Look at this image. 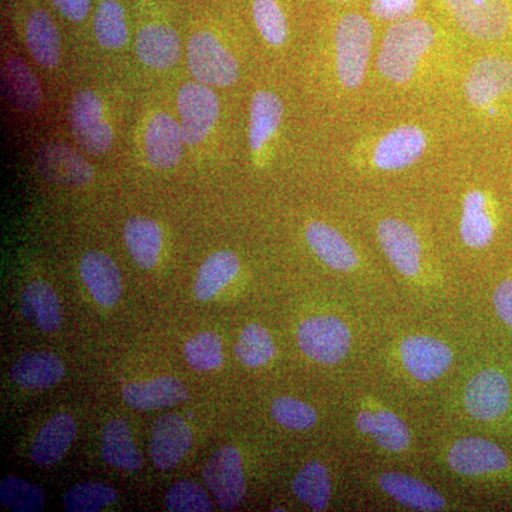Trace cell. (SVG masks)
I'll return each instance as SVG.
<instances>
[{
  "mask_svg": "<svg viewBox=\"0 0 512 512\" xmlns=\"http://www.w3.org/2000/svg\"><path fill=\"white\" fill-rule=\"evenodd\" d=\"M434 29L423 19L394 22L384 36L377 69L393 83H407L434 43Z\"/></svg>",
  "mask_w": 512,
  "mask_h": 512,
  "instance_id": "6da1fadb",
  "label": "cell"
},
{
  "mask_svg": "<svg viewBox=\"0 0 512 512\" xmlns=\"http://www.w3.org/2000/svg\"><path fill=\"white\" fill-rule=\"evenodd\" d=\"M373 29L365 16L349 13L335 29L336 72L346 89H356L365 79L372 53Z\"/></svg>",
  "mask_w": 512,
  "mask_h": 512,
  "instance_id": "7a4b0ae2",
  "label": "cell"
},
{
  "mask_svg": "<svg viewBox=\"0 0 512 512\" xmlns=\"http://www.w3.org/2000/svg\"><path fill=\"white\" fill-rule=\"evenodd\" d=\"M303 355L320 365H336L352 349V332L338 316L315 315L302 320L296 330Z\"/></svg>",
  "mask_w": 512,
  "mask_h": 512,
  "instance_id": "3957f363",
  "label": "cell"
},
{
  "mask_svg": "<svg viewBox=\"0 0 512 512\" xmlns=\"http://www.w3.org/2000/svg\"><path fill=\"white\" fill-rule=\"evenodd\" d=\"M446 463L458 476L477 480H497L512 471L510 457L503 448L481 437H463L451 443Z\"/></svg>",
  "mask_w": 512,
  "mask_h": 512,
  "instance_id": "277c9868",
  "label": "cell"
},
{
  "mask_svg": "<svg viewBox=\"0 0 512 512\" xmlns=\"http://www.w3.org/2000/svg\"><path fill=\"white\" fill-rule=\"evenodd\" d=\"M512 390L507 375L497 367H485L467 380L463 407L471 419L497 423L510 412Z\"/></svg>",
  "mask_w": 512,
  "mask_h": 512,
  "instance_id": "5b68a950",
  "label": "cell"
},
{
  "mask_svg": "<svg viewBox=\"0 0 512 512\" xmlns=\"http://www.w3.org/2000/svg\"><path fill=\"white\" fill-rule=\"evenodd\" d=\"M188 67L197 82L227 87L237 82V59L210 32H198L188 43Z\"/></svg>",
  "mask_w": 512,
  "mask_h": 512,
  "instance_id": "8992f818",
  "label": "cell"
},
{
  "mask_svg": "<svg viewBox=\"0 0 512 512\" xmlns=\"http://www.w3.org/2000/svg\"><path fill=\"white\" fill-rule=\"evenodd\" d=\"M400 365L417 382L429 383L446 375L454 360L453 349L430 335H410L397 346Z\"/></svg>",
  "mask_w": 512,
  "mask_h": 512,
  "instance_id": "52a82bcc",
  "label": "cell"
},
{
  "mask_svg": "<svg viewBox=\"0 0 512 512\" xmlns=\"http://www.w3.org/2000/svg\"><path fill=\"white\" fill-rule=\"evenodd\" d=\"M376 232L383 254L396 271L409 281H419L423 276V249L416 231L402 220L384 218Z\"/></svg>",
  "mask_w": 512,
  "mask_h": 512,
  "instance_id": "ba28073f",
  "label": "cell"
},
{
  "mask_svg": "<svg viewBox=\"0 0 512 512\" xmlns=\"http://www.w3.org/2000/svg\"><path fill=\"white\" fill-rule=\"evenodd\" d=\"M460 28L481 40L498 39L511 23L507 0H444Z\"/></svg>",
  "mask_w": 512,
  "mask_h": 512,
  "instance_id": "9c48e42d",
  "label": "cell"
},
{
  "mask_svg": "<svg viewBox=\"0 0 512 512\" xmlns=\"http://www.w3.org/2000/svg\"><path fill=\"white\" fill-rule=\"evenodd\" d=\"M202 477L222 510H234L247 494L242 457L234 446L215 451L205 464Z\"/></svg>",
  "mask_w": 512,
  "mask_h": 512,
  "instance_id": "30bf717a",
  "label": "cell"
},
{
  "mask_svg": "<svg viewBox=\"0 0 512 512\" xmlns=\"http://www.w3.org/2000/svg\"><path fill=\"white\" fill-rule=\"evenodd\" d=\"M70 126L79 146L93 156L107 153L113 144V130L104 120L103 104L96 94L83 90L70 106Z\"/></svg>",
  "mask_w": 512,
  "mask_h": 512,
  "instance_id": "8fae6325",
  "label": "cell"
},
{
  "mask_svg": "<svg viewBox=\"0 0 512 512\" xmlns=\"http://www.w3.org/2000/svg\"><path fill=\"white\" fill-rule=\"evenodd\" d=\"M178 113L184 143L195 146L210 134L220 114L217 96L204 83H187L178 93Z\"/></svg>",
  "mask_w": 512,
  "mask_h": 512,
  "instance_id": "7c38bea8",
  "label": "cell"
},
{
  "mask_svg": "<svg viewBox=\"0 0 512 512\" xmlns=\"http://www.w3.org/2000/svg\"><path fill=\"white\" fill-rule=\"evenodd\" d=\"M512 92V62L505 57H485L471 67L464 83L468 103L476 109H490Z\"/></svg>",
  "mask_w": 512,
  "mask_h": 512,
  "instance_id": "4fadbf2b",
  "label": "cell"
},
{
  "mask_svg": "<svg viewBox=\"0 0 512 512\" xmlns=\"http://www.w3.org/2000/svg\"><path fill=\"white\" fill-rule=\"evenodd\" d=\"M356 427L360 434L370 437L377 447L387 453H404L412 444V434L407 424L375 399L362 404L356 414Z\"/></svg>",
  "mask_w": 512,
  "mask_h": 512,
  "instance_id": "5bb4252c",
  "label": "cell"
},
{
  "mask_svg": "<svg viewBox=\"0 0 512 512\" xmlns=\"http://www.w3.org/2000/svg\"><path fill=\"white\" fill-rule=\"evenodd\" d=\"M427 147L420 127L400 126L384 134L373 151V164L382 171H399L416 163Z\"/></svg>",
  "mask_w": 512,
  "mask_h": 512,
  "instance_id": "9a60e30c",
  "label": "cell"
},
{
  "mask_svg": "<svg viewBox=\"0 0 512 512\" xmlns=\"http://www.w3.org/2000/svg\"><path fill=\"white\" fill-rule=\"evenodd\" d=\"M37 168L50 183L84 187L93 180L92 165L66 144H47L39 151Z\"/></svg>",
  "mask_w": 512,
  "mask_h": 512,
  "instance_id": "2e32d148",
  "label": "cell"
},
{
  "mask_svg": "<svg viewBox=\"0 0 512 512\" xmlns=\"http://www.w3.org/2000/svg\"><path fill=\"white\" fill-rule=\"evenodd\" d=\"M192 433L183 417L165 414L154 423L150 456L158 470H171L190 450Z\"/></svg>",
  "mask_w": 512,
  "mask_h": 512,
  "instance_id": "e0dca14e",
  "label": "cell"
},
{
  "mask_svg": "<svg viewBox=\"0 0 512 512\" xmlns=\"http://www.w3.org/2000/svg\"><path fill=\"white\" fill-rule=\"evenodd\" d=\"M305 238L309 248L322 264L339 272H352L359 266V255L342 234L325 222L306 225Z\"/></svg>",
  "mask_w": 512,
  "mask_h": 512,
  "instance_id": "ac0fdd59",
  "label": "cell"
},
{
  "mask_svg": "<svg viewBox=\"0 0 512 512\" xmlns=\"http://www.w3.org/2000/svg\"><path fill=\"white\" fill-rule=\"evenodd\" d=\"M377 483L397 504L409 510L424 512L447 510L446 498L419 478L397 473V471H386L380 474Z\"/></svg>",
  "mask_w": 512,
  "mask_h": 512,
  "instance_id": "d6986e66",
  "label": "cell"
},
{
  "mask_svg": "<svg viewBox=\"0 0 512 512\" xmlns=\"http://www.w3.org/2000/svg\"><path fill=\"white\" fill-rule=\"evenodd\" d=\"M183 133L180 124L168 114L158 113L148 121L144 148L148 163L158 170H167L180 161L183 153Z\"/></svg>",
  "mask_w": 512,
  "mask_h": 512,
  "instance_id": "ffe728a7",
  "label": "cell"
},
{
  "mask_svg": "<svg viewBox=\"0 0 512 512\" xmlns=\"http://www.w3.org/2000/svg\"><path fill=\"white\" fill-rule=\"evenodd\" d=\"M80 276L94 301L104 308L116 305L123 292V279L116 262L103 252H87L80 261Z\"/></svg>",
  "mask_w": 512,
  "mask_h": 512,
  "instance_id": "44dd1931",
  "label": "cell"
},
{
  "mask_svg": "<svg viewBox=\"0 0 512 512\" xmlns=\"http://www.w3.org/2000/svg\"><path fill=\"white\" fill-rule=\"evenodd\" d=\"M497 218L493 202L484 191H468L463 200L460 235L468 248L483 249L493 241Z\"/></svg>",
  "mask_w": 512,
  "mask_h": 512,
  "instance_id": "7402d4cb",
  "label": "cell"
},
{
  "mask_svg": "<svg viewBox=\"0 0 512 512\" xmlns=\"http://www.w3.org/2000/svg\"><path fill=\"white\" fill-rule=\"evenodd\" d=\"M124 402L131 409L148 412L164 409L188 400L190 394L183 383L175 377L161 376L146 382L128 383L121 390Z\"/></svg>",
  "mask_w": 512,
  "mask_h": 512,
  "instance_id": "603a6c76",
  "label": "cell"
},
{
  "mask_svg": "<svg viewBox=\"0 0 512 512\" xmlns=\"http://www.w3.org/2000/svg\"><path fill=\"white\" fill-rule=\"evenodd\" d=\"M76 434V420L70 414H56L37 433L30 451L32 460L42 467L59 463L72 446Z\"/></svg>",
  "mask_w": 512,
  "mask_h": 512,
  "instance_id": "cb8c5ba5",
  "label": "cell"
},
{
  "mask_svg": "<svg viewBox=\"0 0 512 512\" xmlns=\"http://www.w3.org/2000/svg\"><path fill=\"white\" fill-rule=\"evenodd\" d=\"M137 55L141 62L153 69H170L180 59V37L171 26L150 23L138 32Z\"/></svg>",
  "mask_w": 512,
  "mask_h": 512,
  "instance_id": "d4e9b609",
  "label": "cell"
},
{
  "mask_svg": "<svg viewBox=\"0 0 512 512\" xmlns=\"http://www.w3.org/2000/svg\"><path fill=\"white\" fill-rule=\"evenodd\" d=\"M66 373L63 360L55 353H26L10 369V379L29 390L50 389Z\"/></svg>",
  "mask_w": 512,
  "mask_h": 512,
  "instance_id": "484cf974",
  "label": "cell"
},
{
  "mask_svg": "<svg viewBox=\"0 0 512 512\" xmlns=\"http://www.w3.org/2000/svg\"><path fill=\"white\" fill-rule=\"evenodd\" d=\"M22 312L30 323L52 333L62 325V306L52 286L45 281L30 282L22 293Z\"/></svg>",
  "mask_w": 512,
  "mask_h": 512,
  "instance_id": "4316f807",
  "label": "cell"
},
{
  "mask_svg": "<svg viewBox=\"0 0 512 512\" xmlns=\"http://www.w3.org/2000/svg\"><path fill=\"white\" fill-rule=\"evenodd\" d=\"M6 97L15 109L32 113L43 104V92L32 70L18 57H9L3 66Z\"/></svg>",
  "mask_w": 512,
  "mask_h": 512,
  "instance_id": "83f0119b",
  "label": "cell"
},
{
  "mask_svg": "<svg viewBox=\"0 0 512 512\" xmlns=\"http://www.w3.org/2000/svg\"><path fill=\"white\" fill-rule=\"evenodd\" d=\"M101 456L110 466L134 473L143 467V457L124 420H111L101 434Z\"/></svg>",
  "mask_w": 512,
  "mask_h": 512,
  "instance_id": "f1b7e54d",
  "label": "cell"
},
{
  "mask_svg": "<svg viewBox=\"0 0 512 512\" xmlns=\"http://www.w3.org/2000/svg\"><path fill=\"white\" fill-rule=\"evenodd\" d=\"M124 241L131 258L140 268L151 269L157 265L163 232L156 221L146 217L130 218L124 227Z\"/></svg>",
  "mask_w": 512,
  "mask_h": 512,
  "instance_id": "f546056e",
  "label": "cell"
},
{
  "mask_svg": "<svg viewBox=\"0 0 512 512\" xmlns=\"http://www.w3.org/2000/svg\"><path fill=\"white\" fill-rule=\"evenodd\" d=\"M239 261L231 251H218L208 256L195 278L194 295L198 301H210L238 275Z\"/></svg>",
  "mask_w": 512,
  "mask_h": 512,
  "instance_id": "4dcf8cb0",
  "label": "cell"
},
{
  "mask_svg": "<svg viewBox=\"0 0 512 512\" xmlns=\"http://www.w3.org/2000/svg\"><path fill=\"white\" fill-rule=\"evenodd\" d=\"M26 40L33 59L46 69H53L60 60V37L55 23L45 10L30 13L26 22Z\"/></svg>",
  "mask_w": 512,
  "mask_h": 512,
  "instance_id": "1f68e13d",
  "label": "cell"
},
{
  "mask_svg": "<svg viewBox=\"0 0 512 512\" xmlns=\"http://www.w3.org/2000/svg\"><path fill=\"white\" fill-rule=\"evenodd\" d=\"M284 116V104L276 94L258 92L251 103V119H249V146L259 151L266 141L274 136Z\"/></svg>",
  "mask_w": 512,
  "mask_h": 512,
  "instance_id": "d6a6232c",
  "label": "cell"
},
{
  "mask_svg": "<svg viewBox=\"0 0 512 512\" xmlns=\"http://www.w3.org/2000/svg\"><path fill=\"white\" fill-rule=\"evenodd\" d=\"M295 497L313 511H325L332 497V478L319 461H308L292 480Z\"/></svg>",
  "mask_w": 512,
  "mask_h": 512,
  "instance_id": "836d02e7",
  "label": "cell"
},
{
  "mask_svg": "<svg viewBox=\"0 0 512 512\" xmlns=\"http://www.w3.org/2000/svg\"><path fill=\"white\" fill-rule=\"evenodd\" d=\"M234 350L235 356L242 365L256 369L274 359L276 346L268 329L251 323L242 329Z\"/></svg>",
  "mask_w": 512,
  "mask_h": 512,
  "instance_id": "e575fe53",
  "label": "cell"
},
{
  "mask_svg": "<svg viewBox=\"0 0 512 512\" xmlns=\"http://www.w3.org/2000/svg\"><path fill=\"white\" fill-rule=\"evenodd\" d=\"M94 33L97 42L107 49L126 45L128 30L124 9L117 0H101L94 16Z\"/></svg>",
  "mask_w": 512,
  "mask_h": 512,
  "instance_id": "d590c367",
  "label": "cell"
},
{
  "mask_svg": "<svg viewBox=\"0 0 512 512\" xmlns=\"http://www.w3.org/2000/svg\"><path fill=\"white\" fill-rule=\"evenodd\" d=\"M45 493L37 485L18 477H6L0 483V503L15 512H39L45 507Z\"/></svg>",
  "mask_w": 512,
  "mask_h": 512,
  "instance_id": "8d00e7d4",
  "label": "cell"
},
{
  "mask_svg": "<svg viewBox=\"0 0 512 512\" xmlns=\"http://www.w3.org/2000/svg\"><path fill=\"white\" fill-rule=\"evenodd\" d=\"M185 360L197 372L217 370L224 363L222 340L217 333L201 332L185 343Z\"/></svg>",
  "mask_w": 512,
  "mask_h": 512,
  "instance_id": "74e56055",
  "label": "cell"
},
{
  "mask_svg": "<svg viewBox=\"0 0 512 512\" xmlns=\"http://www.w3.org/2000/svg\"><path fill=\"white\" fill-rule=\"evenodd\" d=\"M117 491L101 483H83L67 491L63 498L67 512H96L116 503Z\"/></svg>",
  "mask_w": 512,
  "mask_h": 512,
  "instance_id": "f35d334b",
  "label": "cell"
},
{
  "mask_svg": "<svg viewBox=\"0 0 512 512\" xmlns=\"http://www.w3.org/2000/svg\"><path fill=\"white\" fill-rule=\"evenodd\" d=\"M252 15L261 36L271 46L284 45L288 37V23L276 0H254Z\"/></svg>",
  "mask_w": 512,
  "mask_h": 512,
  "instance_id": "ab89813d",
  "label": "cell"
},
{
  "mask_svg": "<svg viewBox=\"0 0 512 512\" xmlns=\"http://www.w3.org/2000/svg\"><path fill=\"white\" fill-rule=\"evenodd\" d=\"M271 414L279 426L288 430L305 431L312 429L318 421V413L313 407L293 397L281 396L274 400Z\"/></svg>",
  "mask_w": 512,
  "mask_h": 512,
  "instance_id": "60d3db41",
  "label": "cell"
},
{
  "mask_svg": "<svg viewBox=\"0 0 512 512\" xmlns=\"http://www.w3.org/2000/svg\"><path fill=\"white\" fill-rule=\"evenodd\" d=\"M164 505L171 512H208L214 510L210 495L194 481H180L168 490Z\"/></svg>",
  "mask_w": 512,
  "mask_h": 512,
  "instance_id": "b9f144b4",
  "label": "cell"
},
{
  "mask_svg": "<svg viewBox=\"0 0 512 512\" xmlns=\"http://www.w3.org/2000/svg\"><path fill=\"white\" fill-rule=\"evenodd\" d=\"M417 0H372L370 12L377 19L399 20L409 19L416 12Z\"/></svg>",
  "mask_w": 512,
  "mask_h": 512,
  "instance_id": "7bdbcfd3",
  "label": "cell"
},
{
  "mask_svg": "<svg viewBox=\"0 0 512 512\" xmlns=\"http://www.w3.org/2000/svg\"><path fill=\"white\" fill-rule=\"evenodd\" d=\"M493 305L498 318L512 329V278L504 279L493 293Z\"/></svg>",
  "mask_w": 512,
  "mask_h": 512,
  "instance_id": "ee69618b",
  "label": "cell"
},
{
  "mask_svg": "<svg viewBox=\"0 0 512 512\" xmlns=\"http://www.w3.org/2000/svg\"><path fill=\"white\" fill-rule=\"evenodd\" d=\"M60 13L72 22H82L90 10V0H52Z\"/></svg>",
  "mask_w": 512,
  "mask_h": 512,
  "instance_id": "f6af8a7d",
  "label": "cell"
},
{
  "mask_svg": "<svg viewBox=\"0 0 512 512\" xmlns=\"http://www.w3.org/2000/svg\"><path fill=\"white\" fill-rule=\"evenodd\" d=\"M338 2H345V0H338Z\"/></svg>",
  "mask_w": 512,
  "mask_h": 512,
  "instance_id": "bcb514c9",
  "label": "cell"
}]
</instances>
